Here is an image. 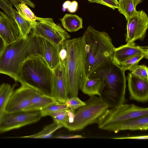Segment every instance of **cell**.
Segmentation results:
<instances>
[{
    "mask_svg": "<svg viewBox=\"0 0 148 148\" xmlns=\"http://www.w3.org/2000/svg\"><path fill=\"white\" fill-rule=\"evenodd\" d=\"M42 56L38 37L31 32L6 45L0 56V74L7 75L18 81L20 70L24 62L35 55Z\"/></svg>",
    "mask_w": 148,
    "mask_h": 148,
    "instance_id": "1",
    "label": "cell"
},
{
    "mask_svg": "<svg viewBox=\"0 0 148 148\" xmlns=\"http://www.w3.org/2000/svg\"><path fill=\"white\" fill-rule=\"evenodd\" d=\"M125 71L112 60L102 64L88 77H99L103 80L104 86L100 97L109 108L125 103L126 78Z\"/></svg>",
    "mask_w": 148,
    "mask_h": 148,
    "instance_id": "2",
    "label": "cell"
},
{
    "mask_svg": "<svg viewBox=\"0 0 148 148\" xmlns=\"http://www.w3.org/2000/svg\"><path fill=\"white\" fill-rule=\"evenodd\" d=\"M82 36L85 44L86 78L101 64L112 60L115 47L107 33L97 30L91 25L88 27Z\"/></svg>",
    "mask_w": 148,
    "mask_h": 148,
    "instance_id": "3",
    "label": "cell"
},
{
    "mask_svg": "<svg viewBox=\"0 0 148 148\" xmlns=\"http://www.w3.org/2000/svg\"><path fill=\"white\" fill-rule=\"evenodd\" d=\"M66 42L68 57L65 71L69 95L77 97L86 79L85 42L82 36Z\"/></svg>",
    "mask_w": 148,
    "mask_h": 148,
    "instance_id": "4",
    "label": "cell"
},
{
    "mask_svg": "<svg viewBox=\"0 0 148 148\" xmlns=\"http://www.w3.org/2000/svg\"><path fill=\"white\" fill-rule=\"evenodd\" d=\"M53 77V70L41 55L27 59L20 70L18 81L21 84L36 88L51 95Z\"/></svg>",
    "mask_w": 148,
    "mask_h": 148,
    "instance_id": "5",
    "label": "cell"
},
{
    "mask_svg": "<svg viewBox=\"0 0 148 148\" xmlns=\"http://www.w3.org/2000/svg\"><path fill=\"white\" fill-rule=\"evenodd\" d=\"M85 105L75 113L72 122L62 125L70 131L82 130L91 124H98L100 118L109 108L107 104L99 96H90Z\"/></svg>",
    "mask_w": 148,
    "mask_h": 148,
    "instance_id": "6",
    "label": "cell"
},
{
    "mask_svg": "<svg viewBox=\"0 0 148 148\" xmlns=\"http://www.w3.org/2000/svg\"><path fill=\"white\" fill-rule=\"evenodd\" d=\"M30 32L58 47L70 38L65 30L60 25L56 24L53 18H50L37 17L36 21L32 22Z\"/></svg>",
    "mask_w": 148,
    "mask_h": 148,
    "instance_id": "7",
    "label": "cell"
},
{
    "mask_svg": "<svg viewBox=\"0 0 148 148\" xmlns=\"http://www.w3.org/2000/svg\"><path fill=\"white\" fill-rule=\"evenodd\" d=\"M146 115H148V108L140 107L133 103H124L109 108L100 118L97 124L99 128L102 130L110 124Z\"/></svg>",
    "mask_w": 148,
    "mask_h": 148,
    "instance_id": "8",
    "label": "cell"
},
{
    "mask_svg": "<svg viewBox=\"0 0 148 148\" xmlns=\"http://www.w3.org/2000/svg\"><path fill=\"white\" fill-rule=\"evenodd\" d=\"M42 117L40 111L5 112L0 119V134L36 123Z\"/></svg>",
    "mask_w": 148,
    "mask_h": 148,
    "instance_id": "9",
    "label": "cell"
},
{
    "mask_svg": "<svg viewBox=\"0 0 148 148\" xmlns=\"http://www.w3.org/2000/svg\"><path fill=\"white\" fill-rule=\"evenodd\" d=\"M126 41L134 42L137 40H143L148 27V17L143 10L137 12L127 20Z\"/></svg>",
    "mask_w": 148,
    "mask_h": 148,
    "instance_id": "10",
    "label": "cell"
},
{
    "mask_svg": "<svg viewBox=\"0 0 148 148\" xmlns=\"http://www.w3.org/2000/svg\"><path fill=\"white\" fill-rule=\"evenodd\" d=\"M39 90L25 84H21L14 91L9 100L5 112L10 113L25 110L29 106L32 98Z\"/></svg>",
    "mask_w": 148,
    "mask_h": 148,
    "instance_id": "11",
    "label": "cell"
},
{
    "mask_svg": "<svg viewBox=\"0 0 148 148\" xmlns=\"http://www.w3.org/2000/svg\"><path fill=\"white\" fill-rule=\"evenodd\" d=\"M51 95L59 102L64 103L69 98L65 69L60 63L53 70Z\"/></svg>",
    "mask_w": 148,
    "mask_h": 148,
    "instance_id": "12",
    "label": "cell"
},
{
    "mask_svg": "<svg viewBox=\"0 0 148 148\" xmlns=\"http://www.w3.org/2000/svg\"><path fill=\"white\" fill-rule=\"evenodd\" d=\"M128 89L130 100L146 103L148 101V80L129 73L127 76Z\"/></svg>",
    "mask_w": 148,
    "mask_h": 148,
    "instance_id": "13",
    "label": "cell"
},
{
    "mask_svg": "<svg viewBox=\"0 0 148 148\" xmlns=\"http://www.w3.org/2000/svg\"><path fill=\"white\" fill-rule=\"evenodd\" d=\"M0 36L6 45L14 41L22 36L14 20L1 12H0Z\"/></svg>",
    "mask_w": 148,
    "mask_h": 148,
    "instance_id": "14",
    "label": "cell"
},
{
    "mask_svg": "<svg viewBox=\"0 0 148 148\" xmlns=\"http://www.w3.org/2000/svg\"><path fill=\"white\" fill-rule=\"evenodd\" d=\"M102 130L117 133L121 131L145 130H148V115L130 119L107 125Z\"/></svg>",
    "mask_w": 148,
    "mask_h": 148,
    "instance_id": "15",
    "label": "cell"
},
{
    "mask_svg": "<svg viewBox=\"0 0 148 148\" xmlns=\"http://www.w3.org/2000/svg\"><path fill=\"white\" fill-rule=\"evenodd\" d=\"M139 54L148 56V46L138 45L134 42L127 43L114 48L112 60L121 66L122 63L126 60Z\"/></svg>",
    "mask_w": 148,
    "mask_h": 148,
    "instance_id": "16",
    "label": "cell"
},
{
    "mask_svg": "<svg viewBox=\"0 0 148 148\" xmlns=\"http://www.w3.org/2000/svg\"><path fill=\"white\" fill-rule=\"evenodd\" d=\"M38 37L42 56L49 67L53 70L60 63L59 46L45 39Z\"/></svg>",
    "mask_w": 148,
    "mask_h": 148,
    "instance_id": "17",
    "label": "cell"
},
{
    "mask_svg": "<svg viewBox=\"0 0 148 148\" xmlns=\"http://www.w3.org/2000/svg\"><path fill=\"white\" fill-rule=\"evenodd\" d=\"M59 103L51 95L40 91L33 96L29 106L24 111H40L51 105Z\"/></svg>",
    "mask_w": 148,
    "mask_h": 148,
    "instance_id": "18",
    "label": "cell"
},
{
    "mask_svg": "<svg viewBox=\"0 0 148 148\" xmlns=\"http://www.w3.org/2000/svg\"><path fill=\"white\" fill-rule=\"evenodd\" d=\"M104 86L103 79L99 77H88L85 79L81 90L89 96H101Z\"/></svg>",
    "mask_w": 148,
    "mask_h": 148,
    "instance_id": "19",
    "label": "cell"
},
{
    "mask_svg": "<svg viewBox=\"0 0 148 148\" xmlns=\"http://www.w3.org/2000/svg\"><path fill=\"white\" fill-rule=\"evenodd\" d=\"M61 21L64 28L69 32H75L83 28L82 19L76 14H66Z\"/></svg>",
    "mask_w": 148,
    "mask_h": 148,
    "instance_id": "20",
    "label": "cell"
},
{
    "mask_svg": "<svg viewBox=\"0 0 148 148\" xmlns=\"http://www.w3.org/2000/svg\"><path fill=\"white\" fill-rule=\"evenodd\" d=\"M14 91V87L10 84L3 83L0 86V119L6 112L9 100Z\"/></svg>",
    "mask_w": 148,
    "mask_h": 148,
    "instance_id": "21",
    "label": "cell"
},
{
    "mask_svg": "<svg viewBox=\"0 0 148 148\" xmlns=\"http://www.w3.org/2000/svg\"><path fill=\"white\" fill-rule=\"evenodd\" d=\"M63 127L60 124L54 123L45 126L40 132L33 135L13 137L16 138H51L53 133L57 130Z\"/></svg>",
    "mask_w": 148,
    "mask_h": 148,
    "instance_id": "22",
    "label": "cell"
},
{
    "mask_svg": "<svg viewBox=\"0 0 148 148\" xmlns=\"http://www.w3.org/2000/svg\"><path fill=\"white\" fill-rule=\"evenodd\" d=\"M17 23L21 36L24 37L28 36L30 32L32 22L25 19L14 9L13 11V18Z\"/></svg>",
    "mask_w": 148,
    "mask_h": 148,
    "instance_id": "23",
    "label": "cell"
},
{
    "mask_svg": "<svg viewBox=\"0 0 148 148\" xmlns=\"http://www.w3.org/2000/svg\"><path fill=\"white\" fill-rule=\"evenodd\" d=\"M136 8L133 0L118 1V11L124 16L127 21L137 12Z\"/></svg>",
    "mask_w": 148,
    "mask_h": 148,
    "instance_id": "24",
    "label": "cell"
},
{
    "mask_svg": "<svg viewBox=\"0 0 148 148\" xmlns=\"http://www.w3.org/2000/svg\"><path fill=\"white\" fill-rule=\"evenodd\" d=\"M70 112L69 109L60 110L51 112L49 116L51 117L54 122L62 125L69 121L70 118Z\"/></svg>",
    "mask_w": 148,
    "mask_h": 148,
    "instance_id": "25",
    "label": "cell"
},
{
    "mask_svg": "<svg viewBox=\"0 0 148 148\" xmlns=\"http://www.w3.org/2000/svg\"><path fill=\"white\" fill-rule=\"evenodd\" d=\"M16 8L19 14L26 20L31 21H36L37 16L25 3H20Z\"/></svg>",
    "mask_w": 148,
    "mask_h": 148,
    "instance_id": "26",
    "label": "cell"
},
{
    "mask_svg": "<svg viewBox=\"0 0 148 148\" xmlns=\"http://www.w3.org/2000/svg\"><path fill=\"white\" fill-rule=\"evenodd\" d=\"M148 58V56L144 54H139L132 56L124 61L121 66L125 71L130 70L134 66L138 65L140 61L143 58Z\"/></svg>",
    "mask_w": 148,
    "mask_h": 148,
    "instance_id": "27",
    "label": "cell"
},
{
    "mask_svg": "<svg viewBox=\"0 0 148 148\" xmlns=\"http://www.w3.org/2000/svg\"><path fill=\"white\" fill-rule=\"evenodd\" d=\"M69 109L66 104L59 103L51 105L40 110L41 116H49L50 113L58 110Z\"/></svg>",
    "mask_w": 148,
    "mask_h": 148,
    "instance_id": "28",
    "label": "cell"
},
{
    "mask_svg": "<svg viewBox=\"0 0 148 148\" xmlns=\"http://www.w3.org/2000/svg\"><path fill=\"white\" fill-rule=\"evenodd\" d=\"M129 71L131 73L136 76L148 80V68L145 65H136Z\"/></svg>",
    "mask_w": 148,
    "mask_h": 148,
    "instance_id": "29",
    "label": "cell"
},
{
    "mask_svg": "<svg viewBox=\"0 0 148 148\" xmlns=\"http://www.w3.org/2000/svg\"><path fill=\"white\" fill-rule=\"evenodd\" d=\"M65 103L69 109L75 110L86 104L85 102L82 101L77 97L75 96L69 98Z\"/></svg>",
    "mask_w": 148,
    "mask_h": 148,
    "instance_id": "30",
    "label": "cell"
},
{
    "mask_svg": "<svg viewBox=\"0 0 148 148\" xmlns=\"http://www.w3.org/2000/svg\"><path fill=\"white\" fill-rule=\"evenodd\" d=\"M66 41L59 46L60 63L64 67L65 69L66 67L68 57V49Z\"/></svg>",
    "mask_w": 148,
    "mask_h": 148,
    "instance_id": "31",
    "label": "cell"
},
{
    "mask_svg": "<svg viewBox=\"0 0 148 148\" xmlns=\"http://www.w3.org/2000/svg\"><path fill=\"white\" fill-rule=\"evenodd\" d=\"M0 8L8 15L13 18V11L12 3L8 0H0Z\"/></svg>",
    "mask_w": 148,
    "mask_h": 148,
    "instance_id": "32",
    "label": "cell"
},
{
    "mask_svg": "<svg viewBox=\"0 0 148 148\" xmlns=\"http://www.w3.org/2000/svg\"><path fill=\"white\" fill-rule=\"evenodd\" d=\"M91 3H96L105 5L113 10L117 8L118 1L117 0H87Z\"/></svg>",
    "mask_w": 148,
    "mask_h": 148,
    "instance_id": "33",
    "label": "cell"
},
{
    "mask_svg": "<svg viewBox=\"0 0 148 148\" xmlns=\"http://www.w3.org/2000/svg\"><path fill=\"white\" fill-rule=\"evenodd\" d=\"M86 137L79 135L73 134H58L53 135L51 138H57L61 139H71V138H83Z\"/></svg>",
    "mask_w": 148,
    "mask_h": 148,
    "instance_id": "34",
    "label": "cell"
},
{
    "mask_svg": "<svg viewBox=\"0 0 148 148\" xmlns=\"http://www.w3.org/2000/svg\"><path fill=\"white\" fill-rule=\"evenodd\" d=\"M10 1L12 4L16 7L19 3H24L28 5L32 8H34L35 5L34 3L29 0H8Z\"/></svg>",
    "mask_w": 148,
    "mask_h": 148,
    "instance_id": "35",
    "label": "cell"
},
{
    "mask_svg": "<svg viewBox=\"0 0 148 148\" xmlns=\"http://www.w3.org/2000/svg\"><path fill=\"white\" fill-rule=\"evenodd\" d=\"M114 139H147V135H143L136 136H130L124 137H114L112 138Z\"/></svg>",
    "mask_w": 148,
    "mask_h": 148,
    "instance_id": "36",
    "label": "cell"
},
{
    "mask_svg": "<svg viewBox=\"0 0 148 148\" xmlns=\"http://www.w3.org/2000/svg\"><path fill=\"white\" fill-rule=\"evenodd\" d=\"M77 7V2L76 1H73L71 2L67 9L69 12L73 13L76 11Z\"/></svg>",
    "mask_w": 148,
    "mask_h": 148,
    "instance_id": "37",
    "label": "cell"
},
{
    "mask_svg": "<svg viewBox=\"0 0 148 148\" xmlns=\"http://www.w3.org/2000/svg\"><path fill=\"white\" fill-rule=\"evenodd\" d=\"M6 44L4 41L0 36V56Z\"/></svg>",
    "mask_w": 148,
    "mask_h": 148,
    "instance_id": "38",
    "label": "cell"
},
{
    "mask_svg": "<svg viewBox=\"0 0 148 148\" xmlns=\"http://www.w3.org/2000/svg\"><path fill=\"white\" fill-rule=\"evenodd\" d=\"M71 2L69 1H67L64 2L63 5V11L64 10H65L66 9H68Z\"/></svg>",
    "mask_w": 148,
    "mask_h": 148,
    "instance_id": "39",
    "label": "cell"
},
{
    "mask_svg": "<svg viewBox=\"0 0 148 148\" xmlns=\"http://www.w3.org/2000/svg\"><path fill=\"white\" fill-rule=\"evenodd\" d=\"M135 6L136 7V6L139 4L143 2V0H133Z\"/></svg>",
    "mask_w": 148,
    "mask_h": 148,
    "instance_id": "40",
    "label": "cell"
},
{
    "mask_svg": "<svg viewBox=\"0 0 148 148\" xmlns=\"http://www.w3.org/2000/svg\"><path fill=\"white\" fill-rule=\"evenodd\" d=\"M120 0H118V1H120Z\"/></svg>",
    "mask_w": 148,
    "mask_h": 148,
    "instance_id": "41",
    "label": "cell"
}]
</instances>
